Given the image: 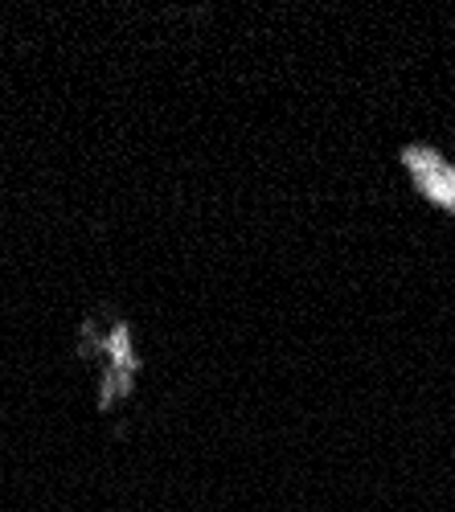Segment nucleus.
Here are the masks:
<instances>
[{
    "label": "nucleus",
    "mask_w": 455,
    "mask_h": 512,
    "mask_svg": "<svg viewBox=\"0 0 455 512\" xmlns=\"http://www.w3.org/2000/svg\"><path fill=\"white\" fill-rule=\"evenodd\" d=\"M402 168H406L410 185L419 189V197L455 213V164L451 160H443L431 144H406L402 148Z\"/></svg>",
    "instance_id": "nucleus-1"
}]
</instances>
